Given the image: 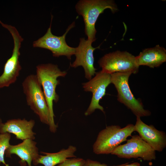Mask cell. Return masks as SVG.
Instances as JSON below:
<instances>
[{
    "label": "cell",
    "instance_id": "cell-21",
    "mask_svg": "<svg viewBox=\"0 0 166 166\" xmlns=\"http://www.w3.org/2000/svg\"><path fill=\"white\" fill-rule=\"evenodd\" d=\"M2 123H3L2 122V120L0 117V130L1 129V126Z\"/></svg>",
    "mask_w": 166,
    "mask_h": 166
},
{
    "label": "cell",
    "instance_id": "cell-14",
    "mask_svg": "<svg viewBox=\"0 0 166 166\" xmlns=\"http://www.w3.org/2000/svg\"><path fill=\"white\" fill-rule=\"evenodd\" d=\"M15 154L21 159L19 163L21 166H25L26 163L28 166H32L31 163L39 154L37 142L31 139H26L20 143L10 145L6 150V156L11 157V155Z\"/></svg>",
    "mask_w": 166,
    "mask_h": 166
},
{
    "label": "cell",
    "instance_id": "cell-6",
    "mask_svg": "<svg viewBox=\"0 0 166 166\" xmlns=\"http://www.w3.org/2000/svg\"><path fill=\"white\" fill-rule=\"evenodd\" d=\"M101 70L109 74L116 72L138 73L135 56L126 51H116L106 54L98 61Z\"/></svg>",
    "mask_w": 166,
    "mask_h": 166
},
{
    "label": "cell",
    "instance_id": "cell-16",
    "mask_svg": "<svg viewBox=\"0 0 166 166\" xmlns=\"http://www.w3.org/2000/svg\"><path fill=\"white\" fill-rule=\"evenodd\" d=\"M77 150L76 147L70 145L67 148L62 149L57 152H41L44 155H39L32 162L35 165L40 164L44 166H54L63 162L69 158L76 157L74 154Z\"/></svg>",
    "mask_w": 166,
    "mask_h": 166
},
{
    "label": "cell",
    "instance_id": "cell-18",
    "mask_svg": "<svg viewBox=\"0 0 166 166\" xmlns=\"http://www.w3.org/2000/svg\"><path fill=\"white\" fill-rule=\"evenodd\" d=\"M85 161V160L80 158L67 159L57 166H82Z\"/></svg>",
    "mask_w": 166,
    "mask_h": 166
},
{
    "label": "cell",
    "instance_id": "cell-1",
    "mask_svg": "<svg viewBox=\"0 0 166 166\" xmlns=\"http://www.w3.org/2000/svg\"><path fill=\"white\" fill-rule=\"evenodd\" d=\"M36 75L42 86L49 110L50 131L55 133L57 125L55 123V116L53 108V102L57 103L59 97L56 91V88L60 83L57 79L59 77H65L67 73L62 71L56 65L51 63L42 64L36 67Z\"/></svg>",
    "mask_w": 166,
    "mask_h": 166
},
{
    "label": "cell",
    "instance_id": "cell-8",
    "mask_svg": "<svg viewBox=\"0 0 166 166\" xmlns=\"http://www.w3.org/2000/svg\"><path fill=\"white\" fill-rule=\"evenodd\" d=\"M120 158H141L151 161L156 158L155 151L138 135H134L126 143L119 145L111 153Z\"/></svg>",
    "mask_w": 166,
    "mask_h": 166
},
{
    "label": "cell",
    "instance_id": "cell-13",
    "mask_svg": "<svg viewBox=\"0 0 166 166\" xmlns=\"http://www.w3.org/2000/svg\"><path fill=\"white\" fill-rule=\"evenodd\" d=\"M35 123L33 119L29 121L25 118L9 120L2 124L0 133H11L15 135L17 139L22 141L28 139L34 140L36 134L33 129Z\"/></svg>",
    "mask_w": 166,
    "mask_h": 166
},
{
    "label": "cell",
    "instance_id": "cell-19",
    "mask_svg": "<svg viewBox=\"0 0 166 166\" xmlns=\"http://www.w3.org/2000/svg\"><path fill=\"white\" fill-rule=\"evenodd\" d=\"M127 163L117 165L108 166L105 164H101L99 162L88 159L85 160L82 166H123Z\"/></svg>",
    "mask_w": 166,
    "mask_h": 166
},
{
    "label": "cell",
    "instance_id": "cell-7",
    "mask_svg": "<svg viewBox=\"0 0 166 166\" xmlns=\"http://www.w3.org/2000/svg\"><path fill=\"white\" fill-rule=\"evenodd\" d=\"M53 16H51L50 25L45 34L34 42L33 46L48 49L51 51L53 55L58 57L64 56L70 59L75 54V48L68 45L65 41V37L68 32L75 26L73 22L69 26L65 33L62 36H57L53 34L51 31V26Z\"/></svg>",
    "mask_w": 166,
    "mask_h": 166
},
{
    "label": "cell",
    "instance_id": "cell-15",
    "mask_svg": "<svg viewBox=\"0 0 166 166\" xmlns=\"http://www.w3.org/2000/svg\"><path fill=\"white\" fill-rule=\"evenodd\" d=\"M136 61L139 66L145 65L151 68L157 67L166 61V50L159 45L153 48L145 49L135 56Z\"/></svg>",
    "mask_w": 166,
    "mask_h": 166
},
{
    "label": "cell",
    "instance_id": "cell-2",
    "mask_svg": "<svg viewBox=\"0 0 166 166\" xmlns=\"http://www.w3.org/2000/svg\"><path fill=\"white\" fill-rule=\"evenodd\" d=\"M75 8L83 18L87 40L92 43L96 40L95 25L99 15L107 9H110L113 13L118 10L114 1L112 0H81L76 4Z\"/></svg>",
    "mask_w": 166,
    "mask_h": 166
},
{
    "label": "cell",
    "instance_id": "cell-20",
    "mask_svg": "<svg viewBox=\"0 0 166 166\" xmlns=\"http://www.w3.org/2000/svg\"><path fill=\"white\" fill-rule=\"evenodd\" d=\"M128 164V163H127L123 166H141L140 164L137 162H134L130 164Z\"/></svg>",
    "mask_w": 166,
    "mask_h": 166
},
{
    "label": "cell",
    "instance_id": "cell-10",
    "mask_svg": "<svg viewBox=\"0 0 166 166\" xmlns=\"http://www.w3.org/2000/svg\"><path fill=\"white\" fill-rule=\"evenodd\" d=\"M14 47L11 57L5 64L3 72L0 76V89L8 87L15 83L22 69L19 60L20 49L23 38L19 35L13 36Z\"/></svg>",
    "mask_w": 166,
    "mask_h": 166
},
{
    "label": "cell",
    "instance_id": "cell-5",
    "mask_svg": "<svg viewBox=\"0 0 166 166\" xmlns=\"http://www.w3.org/2000/svg\"><path fill=\"white\" fill-rule=\"evenodd\" d=\"M130 72H116L110 74L111 83L117 92V100L130 110L136 117L148 116L150 112L144 109L140 100L136 99L132 93L128 84Z\"/></svg>",
    "mask_w": 166,
    "mask_h": 166
},
{
    "label": "cell",
    "instance_id": "cell-17",
    "mask_svg": "<svg viewBox=\"0 0 166 166\" xmlns=\"http://www.w3.org/2000/svg\"><path fill=\"white\" fill-rule=\"evenodd\" d=\"M11 135L9 133H0V164L3 163L6 166H9L4 160V155L6 150L10 145V141Z\"/></svg>",
    "mask_w": 166,
    "mask_h": 166
},
{
    "label": "cell",
    "instance_id": "cell-9",
    "mask_svg": "<svg viewBox=\"0 0 166 166\" xmlns=\"http://www.w3.org/2000/svg\"><path fill=\"white\" fill-rule=\"evenodd\" d=\"M95 74V77L89 81L82 84L85 91L90 92L92 93L90 104L85 113V116L91 115L96 109H99L104 113L103 107L99 103L105 95L107 87L111 83L110 74L101 70Z\"/></svg>",
    "mask_w": 166,
    "mask_h": 166
},
{
    "label": "cell",
    "instance_id": "cell-11",
    "mask_svg": "<svg viewBox=\"0 0 166 166\" xmlns=\"http://www.w3.org/2000/svg\"><path fill=\"white\" fill-rule=\"evenodd\" d=\"M92 44L85 38H80L78 46L75 48L76 59L70 65L74 68L82 66L84 70L85 77L89 80L96 73V69L94 66L93 52L97 48L92 47Z\"/></svg>",
    "mask_w": 166,
    "mask_h": 166
},
{
    "label": "cell",
    "instance_id": "cell-12",
    "mask_svg": "<svg viewBox=\"0 0 166 166\" xmlns=\"http://www.w3.org/2000/svg\"><path fill=\"white\" fill-rule=\"evenodd\" d=\"M134 131L137 132L140 138L155 151L161 152L166 147L165 133L157 130L153 125H148L136 117Z\"/></svg>",
    "mask_w": 166,
    "mask_h": 166
},
{
    "label": "cell",
    "instance_id": "cell-3",
    "mask_svg": "<svg viewBox=\"0 0 166 166\" xmlns=\"http://www.w3.org/2000/svg\"><path fill=\"white\" fill-rule=\"evenodd\" d=\"M23 93L27 105L43 123L49 125V109L41 85L36 75L27 76L22 83Z\"/></svg>",
    "mask_w": 166,
    "mask_h": 166
},
{
    "label": "cell",
    "instance_id": "cell-4",
    "mask_svg": "<svg viewBox=\"0 0 166 166\" xmlns=\"http://www.w3.org/2000/svg\"><path fill=\"white\" fill-rule=\"evenodd\" d=\"M134 125L129 124L123 128L118 125L107 126L98 133L93 146L95 154H111L114 149L134 131Z\"/></svg>",
    "mask_w": 166,
    "mask_h": 166
}]
</instances>
